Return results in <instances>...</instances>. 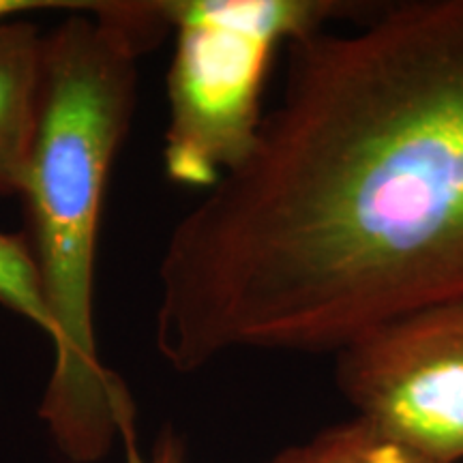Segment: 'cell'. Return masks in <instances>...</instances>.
<instances>
[{"instance_id":"5","label":"cell","mask_w":463,"mask_h":463,"mask_svg":"<svg viewBox=\"0 0 463 463\" xmlns=\"http://www.w3.org/2000/svg\"><path fill=\"white\" fill-rule=\"evenodd\" d=\"M43 34L22 20L0 22V195H22L37 137Z\"/></svg>"},{"instance_id":"6","label":"cell","mask_w":463,"mask_h":463,"mask_svg":"<svg viewBox=\"0 0 463 463\" xmlns=\"http://www.w3.org/2000/svg\"><path fill=\"white\" fill-rule=\"evenodd\" d=\"M266 463H436L384 433L372 422L352 420L326 427L303 444L283 449Z\"/></svg>"},{"instance_id":"3","label":"cell","mask_w":463,"mask_h":463,"mask_svg":"<svg viewBox=\"0 0 463 463\" xmlns=\"http://www.w3.org/2000/svg\"><path fill=\"white\" fill-rule=\"evenodd\" d=\"M375 3L358 0H165L174 34L167 69L165 176L217 184L256 146L270 67L289 43L352 24Z\"/></svg>"},{"instance_id":"9","label":"cell","mask_w":463,"mask_h":463,"mask_svg":"<svg viewBox=\"0 0 463 463\" xmlns=\"http://www.w3.org/2000/svg\"><path fill=\"white\" fill-rule=\"evenodd\" d=\"M42 9H67L71 14L95 9V3L89 0H0V22L15 20V15L28 14V11Z\"/></svg>"},{"instance_id":"8","label":"cell","mask_w":463,"mask_h":463,"mask_svg":"<svg viewBox=\"0 0 463 463\" xmlns=\"http://www.w3.org/2000/svg\"><path fill=\"white\" fill-rule=\"evenodd\" d=\"M125 449L127 463H187L183 439L176 436V431H174L172 427H165V430L161 431L150 459H144L140 455V450L136 447V439H133V442H125Z\"/></svg>"},{"instance_id":"4","label":"cell","mask_w":463,"mask_h":463,"mask_svg":"<svg viewBox=\"0 0 463 463\" xmlns=\"http://www.w3.org/2000/svg\"><path fill=\"white\" fill-rule=\"evenodd\" d=\"M354 416L436 463L463 461V294L367 328L335 352Z\"/></svg>"},{"instance_id":"1","label":"cell","mask_w":463,"mask_h":463,"mask_svg":"<svg viewBox=\"0 0 463 463\" xmlns=\"http://www.w3.org/2000/svg\"><path fill=\"white\" fill-rule=\"evenodd\" d=\"M283 54L256 146L165 242L155 345L176 372L335 354L463 294V0L375 3Z\"/></svg>"},{"instance_id":"7","label":"cell","mask_w":463,"mask_h":463,"mask_svg":"<svg viewBox=\"0 0 463 463\" xmlns=\"http://www.w3.org/2000/svg\"><path fill=\"white\" fill-rule=\"evenodd\" d=\"M0 305L37 326L50 341L54 337L26 234L0 232Z\"/></svg>"},{"instance_id":"2","label":"cell","mask_w":463,"mask_h":463,"mask_svg":"<svg viewBox=\"0 0 463 463\" xmlns=\"http://www.w3.org/2000/svg\"><path fill=\"white\" fill-rule=\"evenodd\" d=\"M170 33L165 0H101L43 37L42 112L20 198L54 326L39 416L73 463L136 439V403L95 341V266L109 172L136 114L137 61Z\"/></svg>"}]
</instances>
